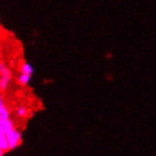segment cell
I'll list each match as a JSON object with an SVG mask.
<instances>
[{"instance_id": "cell-9", "label": "cell", "mask_w": 156, "mask_h": 156, "mask_svg": "<svg viewBox=\"0 0 156 156\" xmlns=\"http://www.w3.org/2000/svg\"><path fill=\"white\" fill-rule=\"evenodd\" d=\"M4 152H5V151H2L1 149H0V156H3Z\"/></svg>"}, {"instance_id": "cell-4", "label": "cell", "mask_w": 156, "mask_h": 156, "mask_svg": "<svg viewBox=\"0 0 156 156\" xmlns=\"http://www.w3.org/2000/svg\"><path fill=\"white\" fill-rule=\"evenodd\" d=\"M11 114H10V110L6 105L5 98L2 94H0V117L3 118H10Z\"/></svg>"}, {"instance_id": "cell-3", "label": "cell", "mask_w": 156, "mask_h": 156, "mask_svg": "<svg viewBox=\"0 0 156 156\" xmlns=\"http://www.w3.org/2000/svg\"><path fill=\"white\" fill-rule=\"evenodd\" d=\"M14 128L13 122L11 118H3L0 117V133H7L9 131Z\"/></svg>"}, {"instance_id": "cell-2", "label": "cell", "mask_w": 156, "mask_h": 156, "mask_svg": "<svg viewBox=\"0 0 156 156\" xmlns=\"http://www.w3.org/2000/svg\"><path fill=\"white\" fill-rule=\"evenodd\" d=\"M6 137L9 144V150H15L22 143V134L21 132L18 131L15 128L9 131L6 133Z\"/></svg>"}, {"instance_id": "cell-5", "label": "cell", "mask_w": 156, "mask_h": 156, "mask_svg": "<svg viewBox=\"0 0 156 156\" xmlns=\"http://www.w3.org/2000/svg\"><path fill=\"white\" fill-rule=\"evenodd\" d=\"M19 70H20V73H24V74L30 75V76H32L33 72H34V69H33L32 66L30 65V62H24L21 63Z\"/></svg>"}, {"instance_id": "cell-7", "label": "cell", "mask_w": 156, "mask_h": 156, "mask_svg": "<svg viewBox=\"0 0 156 156\" xmlns=\"http://www.w3.org/2000/svg\"><path fill=\"white\" fill-rule=\"evenodd\" d=\"M15 114L19 118H26L29 115V109H27L25 105L18 106L15 110Z\"/></svg>"}, {"instance_id": "cell-8", "label": "cell", "mask_w": 156, "mask_h": 156, "mask_svg": "<svg viewBox=\"0 0 156 156\" xmlns=\"http://www.w3.org/2000/svg\"><path fill=\"white\" fill-rule=\"evenodd\" d=\"M0 149L3 151H7L9 150V144L6 134L3 133H0Z\"/></svg>"}, {"instance_id": "cell-6", "label": "cell", "mask_w": 156, "mask_h": 156, "mask_svg": "<svg viewBox=\"0 0 156 156\" xmlns=\"http://www.w3.org/2000/svg\"><path fill=\"white\" fill-rule=\"evenodd\" d=\"M30 80H31V76L24 74V73H20L17 77V82H18V84L21 86H27L30 83Z\"/></svg>"}, {"instance_id": "cell-1", "label": "cell", "mask_w": 156, "mask_h": 156, "mask_svg": "<svg viewBox=\"0 0 156 156\" xmlns=\"http://www.w3.org/2000/svg\"><path fill=\"white\" fill-rule=\"evenodd\" d=\"M12 79L11 69L6 62H0V92H5L10 86Z\"/></svg>"}]
</instances>
